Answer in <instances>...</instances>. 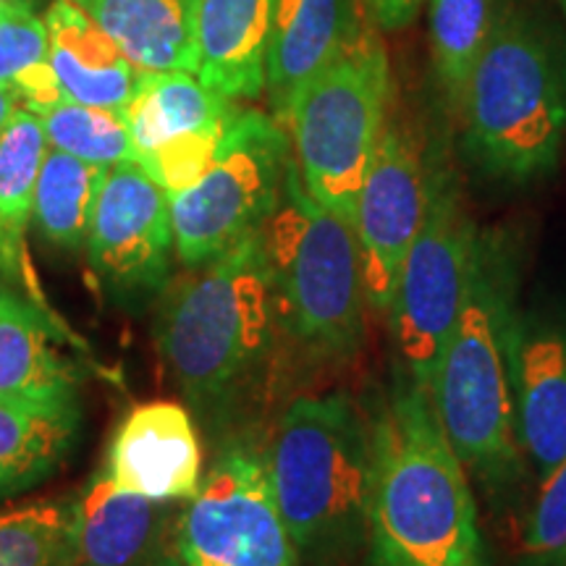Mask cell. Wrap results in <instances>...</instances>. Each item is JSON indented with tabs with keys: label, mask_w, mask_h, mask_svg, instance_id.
<instances>
[{
	"label": "cell",
	"mask_w": 566,
	"mask_h": 566,
	"mask_svg": "<svg viewBox=\"0 0 566 566\" xmlns=\"http://www.w3.org/2000/svg\"><path fill=\"white\" fill-rule=\"evenodd\" d=\"M281 334L260 231L168 283L155 317L160 363L205 430L250 407Z\"/></svg>",
	"instance_id": "1"
},
{
	"label": "cell",
	"mask_w": 566,
	"mask_h": 566,
	"mask_svg": "<svg viewBox=\"0 0 566 566\" xmlns=\"http://www.w3.org/2000/svg\"><path fill=\"white\" fill-rule=\"evenodd\" d=\"M370 566H485L475 495L428 388L401 378L370 422Z\"/></svg>",
	"instance_id": "2"
},
{
	"label": "cell",
	"mask_w": 566,
	"mask_h": 566,
	"mask_svg": "<svg viewBox=\"0 0 566 566\" xmlns=\"http://www.w3.org/2000/svg\"><path fill=\"white\" fill-rule=\"evenodd\" d=\"M265 464L300 562L338 566L367 546L370 422L352 396L294 399L275 422Z\"/></svg>",
	"instance_id": "3"
},
{
	"label": "cell",
	"mask_w": 566,
	"mask_h": 566,
	"mask_svg": "<svg viewBox=\"0 0 566 566\" xmlns=\"http://www.w3.org/2000/svg\"><path fill=\"white\" fill-rule=\"evenodd\" d=\"M459 111L467 158L483 174L527 184L554 171L566 137V66L556 42L525 13H499Z\"/></svg>",
	"instance_id": "4"
},
{
	"label": "cell",
	"mask_w": 566,
	"mask_h": 566,
	"mask_svg": "<svg viewBox=\"0 0 566 566\" xmlns=\"http://www.w3.org/2000/svg\"><path fill=\"white\" fill-rule=\"evenodd\" d=\"M516 315L514 265L501 239L480 233L462 313L433 380V405L462 464L506 478L516 464L509 344Z\"/></svg>",
	"instance_id": "5"
},
{
	"label": "cell",
	"mask_w": 566,
	"mask_h": 566,
	"mask_svg": "<svg viewBox=\"0 0 566 566\" xmlns=\"http://www.w3.org/2000/svg\"><path fill=\"white\" fill-rule=\"evenodd\" d=\"M260 233L283 336L315 359L354 357L367 304L357 231L307 192L294 160Z\"/></svg>",
	"instance_id": "6"
},
{
	"label": "cell",
	"mask_w": 566,
	"mask_h": 566,
	"mask_svg": "<svg viewBox=\"0 0 566 566\" xmlns=\"http://www.w3.org/2000/svg\"><path fill=\"white\" fill-rule=\"evenodd\" d=\"M391 108V66L378 40L357 38L296 95L286 129L294 163L323 208L354 226L357 197Z\"/></svg>",
	"instance_id": "7"
},
{
	"label": "cell",
	"mask_w": 566,
	"mask_h": 566,
	"mask_svg": "<svg viewBox=\"0 0 566 566\" xmlns=\"http://www.w3.org/2000/svg\"><path fill=\"white\" fill-rule=\"evenodd\" d=\"M292 142L275 118L239 111L210 171L171 200L176 254L187 268L208 265L263 231L292 166Z\"/></svg>",
	"instance_id": "8"
},
{
	"label": "cell",
	"mask_w": 566,
	"mask_h": 566,
	"mask_svg": "<svg viewBox=\"0 0 566 566\" xmlns=\"http://www.w3.org/2000/svg\"><path fill=\"white\" fill-rule=\"evenodd\" d=\"M480 231L454 184L433 174L428 212L401 265L388 310L399 375L433 391L438 363L470 289Z\"/></svg>",
	"instance_id": "9"
},
{
	"label": "cell",
	"mask_w": 566,
	"mask_h": 566,
	"mask_svg": "<svg viewBox=\"0 0 566 566\" xmlns=\"http://www.w3.org/2000/svg\"><path fill=\"white\" fill-rule=\"evenodd\" d=\"M174 546L184 566H300L265 457L233 443L181 506Z\"/></svg>",
	"instance_id": "10"
},
{
	"label": "cell",
	"mask_w": 566,
	"mask_h": 566,
	"mask_svg": "<svg viewBox=\"0 0 566 566\" xmlns=\"http://www.w3.org/2000/svg\"><path fill=\"white\" fill-rule=\"evenodd\" d=\"M84 247L101 286L124 307H147L171 283V200L137 160L108 168Z\"/></svg>",
	"instance_id": "11"
},
{
	"label": "cell",
	"mask_w": 566,
	"mask_h": 566,
	"mask_svg": "<svg viewBox=\"0 0 566 566\" xmlns=\"http://www.w3.org/2000/svg\"><path fill=\"white\" fill-rule=\"evenodd\" d=\"M430 181L420 142L399 122L388 118L378 150L357 197L359 254H363L365 300L373 313L391 310L401 265L422 229Z\"/></svg>",
	"instance_id": "12"
},
{
	"label": "cell",
	"mask_w": 566,
	"mask_h": 566,
	"mask_svg": "<svg viewBox=\"0 0 566 566\" xmlns=\"http://www.w3.org/2000/svg\"><path fill=\"white\" fill-rule=\"evenodd\" d=\"M509 367L516 441L546 478L566 457V323L516 310Z\"/></svg>",
	"instance_id": "13"
},
{
	"label": "cell",
	"mask_w": 566,
	"mask_h": 566,
	"mask_svg": "<svg viewBox=\"0 0 566 566\" xmlns=\"http://www.w3.org/2000/svg\"><path fill=\"white\" fill-rule=\"evenodd\" d=\"M108 475L118 488L147 499H192L202 475V446L192 415L174 401L134 407L111 441Z\"/></svg>",
	"instance_id": "14"
},
{
	"label": "cell",
	"mask_w": 566,
	"mask_h": 566,
	"mask_svg": "<svg viewBox=\"0 0 566 566\" xmlns=\"http://www.w3.org/2000/svg\"><path fill=\"white\" fill-rule=\"evenodd\" d=\"M354 40V0H275L265 51V92L283 129L296 95Z\"/></svg>",
	"instance_id": "15"
},
{
	"label": "cell",
	"mask_w": 566,
	"mask_h": 566,
	"mask_svg": "<svg viewBox=\"0 0 566 566\" xmlns=\"http://www.w3.org/2000/svg\"><path fill=\"white\" fill-rule=\"evenodd\" d=\"M174 501L147 499L95 472L74 499L69 566H137L174 537Z\"/></svg>",
	"instance_id": "16"
},
{
	"label": "cell",
	"mask_w": 566,
	"mask_h": 566,
	"mask_svg": "<svg viewBox=\"0 0 566 566\" xmlns=\"http://www.w3.org/2000/svg\"><path fill=\"white\" fill-rule=\"evenodd\" d=\"M51 53L63 97L92 108L124 111L145 71L126 59L122 48L71 0H55L45 17Z\"/></svg>",
	"instance_id": "17"
},
{
	"label": "cell",
	"mask_w": 566,
	"mask_h": 566,
	"mask_svg": "<svg viewBox=\"0 0 566 566\" xmlns=\"http://www.w3.org/2000/svg\"><path fill=\"white\" fill-rule=\"evenodd\" d=\"M275 0H197V76L231 101L265 90V51Z\"/></svg>",
	"instance_id": "18"
},
{
	"label": "cell",
	"mask_w": 566,
	"mask_h": 566,
	"mask_svg": "<svg viewBox=\"0 0 566 566\" xmlns=\"http://www.w3.org/2000/svg\"><path fill=\"white\" fill-rule=\"evenodd\" d=\"M76 375L55 349L40 304L0 279V399L30 405L76 401Z\"/></svg>",
	"instance_id": "19"
},
{
	"label": "cell",
	"mask_w": 566,
	"mask_h": 566,
	"mask_svg": "<svg viewBox=\"0 0 566 566\" xmlns=\"http://www.w3.org/2000/svg\"><path fill=\"white\" fill-rule=\"evenodd\" d=\"M139 71L197 74V0H71Z\"/></svg>",
	"instance_id": "20"
},
{
	"label": "cell",
	"mask_w": 566,
	"mask_h": 566,
	"mask_svg": "<svg viewBox=\"0 0 566 566\" xmlns=\"http://www.w3.org/2000/svg\"><path fill=\"white\" fill-rule=\"evenodd\" d=\"M48 150L51 145L40 116L17 105L0 132V279L24 283L34 304H40V289L34 286L27 254V226Z\"/></svg>",
	"instance_id": "21"
},
{
	"label": "cell",
	"mask_w": 566,
	"mask_h": 566,
	"mask_svg": "<svg viewBox=\"0 0 566 566\" xmlns=\"http://www.w3.org/2000/svg\"><path fill=\"white\" fill-rule=\"evenodd\" d=\"M137 155L158 150L179 134L229 126L237 101L205 84L192 71H145L124 108Z\"/></svg>",
	"instance_id": "22"
},
{
	"label": "cell",
	"mask_w": 566,
	"mask_h": 566,
	"mask_svg": "<svg viewBox=\"0 0 566 566\" xmlns=\"http://www.w3.org/2000/svg\"><path fill=\"white\" fill-rule=\"evenodd\" d=\"M80 422L76 401L30 405L0 399V499L51 478L74 449Z\"/></svg>",
	"instance_id": "23"
},
{
	"label": "cell",
	"mask_w": 566,
	"mask_h": 566,
	"mask_svg": "<svg viewBox=\"0 0 566 566\" xmlns=\"http://www.w3.org/2000/svg\"><path fill=\"white\" fill-rule=\"evenodd\" d=\"M108 166L80 160L51 147L34 187L32 221L48 242L63 250H80L101 195Z\"/></svg>",
	"instance_id": "24"
},
{
	"label": "cell",
	"mask_w": 566,
	"mask_h": 566,
	"mask_svg": "<svg viewBox=\"0 0 566 566\" xmlns=\"http://www.w3.org/2000/svg\"><path fill=\"white\" fill-rule=\"evenodd\" d=\"M430 53L438 82L459 108L467 82L495 27V0H428Z\"/></svg>",
	"instance_id": "25"
},
{
	"label": "cell",
	"mask_w": 566,
	"mask_h": 566,
	"mask_svg": "<svg viewBox=\"0 0 566 566\" xmlns=\"http://www.w3.org/2000/svg\"><path fill=\"white\" fill-rule=\"evenodd\" d=\"M40 122L48 145L80 160L108 168L124 160H137L124 111L63 101L40 113Z\"/></svg>",
	"instance_id": "26"
},
{
	"label": "cell",
	"mask_w": 566,
	"mask_h": 566,
	"mask_svg": "<svg viewBox=\"0 0 566 566\" xmlns=\"http://www.w3.org/2000/svg\"><path fill=\"white\" fill-rule=\"evenodd\" d=\"M74 499L0 512V566H69Z\"/></svg>",
	"instance_id": "27"
},
{
	"label": "cell",
	"mask_w": 566,
	"mask_h": 566,
	"mask_svg": "<svg viewBox=\"0 0 566 566\" xmlns=\"http://www.w3.org/2000/svg\"><path fill=\"white\" fill-rule=\"evenodd\" d=\"M229 126L179 134V137L160 145L158 150L137 155V163L145 168V174L158 184L163 192L168 195V200H174V197L192 189L195 184L210 171Z\"/></svg>",
	"instance_id": "28"
},
{
	"label": "cell",
	"mask_w": 566,
	"mask_h": 566,
	"mask_svg": "<svg viewBox=\"0 0 566 566\" xmlns=\"http://www.w3.org/2000/svg\"><path fill=\"white\" fill-rule=\"evenodd\" d=\"M51 38L45 19L30 9H3L0 13V87L9 90L17 76L34 63L48 61Z\"/></svg>",
	"instance_id": "29"
},
{
	"label": "cell",
	"mask_w": 566,
	"mask_h": 566,
	"mask_svg": "<svg viewBox=\"0 0 566 566\" xmlns=\"http://www.w3.org/2000/svg\"><path fill=\"white\" fill-rule=\"evenodd\" d=\"M525 551L535 558L566 556V457L543 480L527 522Z\"/></svg>",
	"instance_id": "30"
},
{
	"label": "cell",
	"mask_w": 566,
	"mask_h": 566,
	"mask_svg": "<svg viewBox=\"0 0 566 566\" xmlns=\"http://www.w3.org/2000/svg\"><path fill=\"white\" fill-rule=\"evenodd\" d=\"M11 95L17 97V105L32 111L34 116H40V113L51 111L53 105L66 101V97H63L59 80H55V71L51 66V61L34 63V66L21 71V74L17 76V82H13Z\"/></svg>",
	"instance_id": "31"
},
{
	"label": "cell",
	"mask_w": 566,
	"mask_h": 566,
	"mask_svg": "<svg viewBox=\"0 0 566 566\" xmlns=\"http://www.w3.org/2000/svg\"><path fill=\"white\" fill-rule=\"evenodd\" d=\"M367 3H370L373 19L378 21L380 30L396 32L412 24L428 0H367Z\"/></svg>",
	"instance_id": "32"
},
{
	"label": "cell",
	"mask_w": 566,
	"mask_h": 566,
	"mask_svg": "<svg viewBox=\"0 0 566 566\" xmlns=\"http://www.w3.org/2000/svg\"><path fill=\"white\" fill-rule=\"evenodd\" d=\"M137 566H184V562L179 558V554H176L174 537H171V541L163 543V546L155 551V554L147 556L145 562L137 564Z\"/></svg>",
	"instance_id": "33"
},
{
	"label": "cell",
	"mask_w": 566,
	"mask_h": 566,
	"mask_svg": "<svg viewBox=\"0 0 566 566\" xmlns=\"http://www.w3.org/2000/svg\"><path fill=\"white\" fill-rule=\"evenodd\" d=\"M13 111H17V97H13L9 90L0 87V132H3V126L11 118Z\"/></svg>",
	"instance_id": "34"
},
{
	"label": "cell",
	"mask_w": 566,
	"mask_h": 566,
	"mask_svg": "<svg viewBox=\"0 0 566 566\" xmlns=\"http://www.w3.org/2000/svg\"><path fill=\"white\" fill-rule=\"evenodd\" d=\"M42 0H0V6H6V9H30V11H38Z\"/></svg>",
	"instance_id": "35"
},
{
	"label": "cell",
	"mask_w": 566,
	"mask_h": 566,
	"mask_svg": "<svg viewBox=\"0 0 566 566\" xmlns=\"http://www.w3.org/2000/svg\"><path fill=\"white\" fill-rule=\"evenodd\" d=\"M558 3H562V6H564V9H566V0H558Z\"/></svg>",
	"instance_id": "36"
},
{
	"label": "cell",
	"mask_w": 566,
	"mask_h": 566,
	"mask_svg": "<svg viewBox=\"0 0 566 566\" xmlns=\"http://www.w3.org/2000/svg\"><path fill=\"white\" fill-rule=\"evenodd\" d=\"M3 9H6V6H0V13H3Z\"/></svg>",
	"instance_id": "37"
}]
</instances>
